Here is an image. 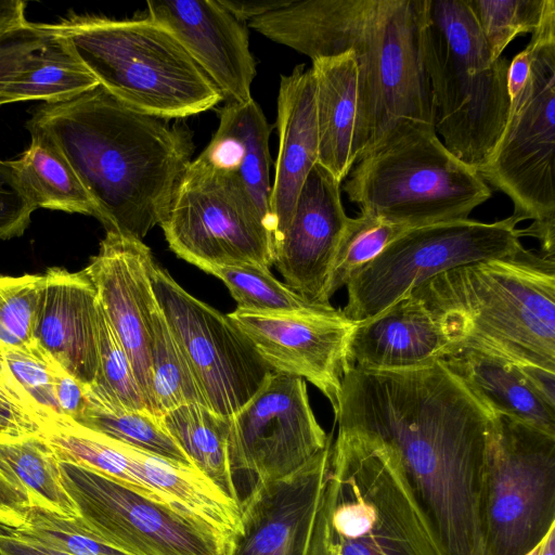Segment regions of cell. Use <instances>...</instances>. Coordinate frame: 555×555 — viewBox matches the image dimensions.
Listing matches in <instances>:
<instances>
[{"label": "cell", "instance_id": "cell-1", "mask_svg": "<svg viewBox=\"0 0 555 555\" xmlns=\"http://www.w3.org/2000/svg\"><path fill=\"white\" fill-rule=\"evenodd\" d=\"M492 415L441 359L393 371L349 366L335 420L393 453L446 555H485Z\"/></svg>", "mask_w": 555, "mask_h": 555}, {"label": "cell", "instance_id": "cell-2", "mask_svg": "<svg viewBox=\"0 0 555 555\" xmlns=\"http://www.w3.org/2000/svg\"><path fill=\"white\" fill-rule=\"evenodd\" d=\"M428 1L292 0L248 26L311 61L353 53L359 162L406 124L434 128L423 55Z\"/></svg>", "mask_w": 555, "mask_h": 555}, {"label": "cell", "instance_id": "cell-3", "mask_svg": "<svg viewBox=\"0 0 555 555\" xmlns=\"http://www.w3.org/2000/svg\"><path fill=\"white\" fill-rule=\"evenodd\" d=\"M26 128L65 157L106 231L140 240L165 218L194 152L188 127L135 111L100 85L38 106Z\"/></svg>", "mask_w": 555, "mask_h": 555}, {"label": "cell", "instance_id": "cell-4", "mask_svg": "<svg viewBox=\"0 0 555 555\" xmlns=\"http://www.w3.org/2000/svg\"><path fill=\"white\" fill-rule=\"evenodd\" d=\"M409 294L440 327L448 354L472 349L555 372V255L524 248L447 270Z\"/></svg>", "mask_w": 555, "mask_h": 555}, {"label": "cell", "instance_id": "cell-5", "mask_svg": "<svg viewBox=\"0 0 555 555\" xmlns=\"http://www.w3.org/2000/svg\"><path fill=\"white\" fill-rule=\"evenodd\" d=\"M50 28L100 86L135 111L164 119L184 118L223 101L177 37L150 17L74 15Z\"/></svg>", "mask_w": 555, "mask_h": 555}, {"label": "cell", "instance_id": "cell-6", "mask_svg": "<svg viewBox=\"0 0 555 555\" xmlns=\"http://www.w3.org/2000/svg\"><path fill=\"white\" fill-rule=\"evenodd\" d=\"M434 128L444 146L478 172L504 131L509 61L492 60L465 0H429L423 36Z\"/></svg>", "mask_w": 555, "mask_h": 555}, {"label": "cell", "instance_id": "cell-7", "mask_svg": "<svg viewBox=\"0 0 555 555\" xmlns=\"http://www.w3.org/2000/svg\"><path fill=\"white\" fill-rule=\"evenodd\" d=\"M360 214L406 229L468 219L491 188L431 127L406 124L363 156L343 185Z\"/></svg>", "mask_w": 555, "mask_h": 555}, {"label": "cell", "instance_id": "cell-8", "mask_svg": "<svg viewBox=\"0 0 555 555\" xmlns=\"http://www.w3.org/2000/svg\"><path fill=\"white\" fill-rule=\"evenodd\" d=\"M331 468L334 555H446L389 449L338 429Z\"/></svg>", "mask_w": 555, "mask_h": 555}, {"label": "cell", "instance_id": "cell-9", "mask_svg": "<svg viewBox=\"0 0 555 555\" xmlns=\"http://www.w3.org/2000/svg\"><path fill=\"white\" fill-rule=\"evenodd\" d=\"M526 48L529 77L511 100L502 137L479 173L508 196L518 222L532 220L520 236L535 237L541 253L555 255V0Z\"/></svg>", "mask_w": 555, "mask_h": 555}, {"label": "cell", "instance_id": "cell-10", "mask_svg": "<svg viewBox=\"0 0 555 555\" xmlns=\"http://www.w3.org/2000/svg\"><path fill=\"white\" fill-rule=\"evenodd\" d=\"M169 248L206 273L274 261L271 219L231 169L205 153L190 163L159 223Z\"/></svg>", "mask_w": 555, "mask_h": 555}, {"label": "cell", "instance_id": "cell-11", "mask_svg": "<svg viewBox=\"0 0 555 555\" xmlns=\"http://www.w3.org/2000/svg\"><path fill=\"white\" fill-rule=\"evenodd\" d=\"M485 555H526L555 525V436L492 415L482 496Z\"/></svg>", "mask_w": 555, "mask_h": 555}, {"label": "cell", "instance_id": "cell-12", "mask_svg": "<svg viewBox=\"0 0 555 555\" xmlns=\"http://www.w3.org/2000/svg\"><path fill=\"white\" fill-rule=\"evenodd\" d=\"M518 221L472 219L438 222L405 230L347 284L343 312L351 322L365 321L447 270L519 253Z\"/></svg>", "mask_w": 555, "mask_h": 555}, {"label": "cell", "instance_id": "cell-13", "mask_svg": "<svg viewBox=\"0 0 555 555\" xmlns=\"http://www.w3.org/2000/svg\"><path fill=\"white\" fill-rule=\"evenodd\" d=\"M80 520L130 555H223L225 537L194 513L152 499L92 468L60 461Z\"/></svg>", "mask_w": 555, "mask_h": 555}, {"label": "cell", "instance_id": "cell-14", "mask_svg": "<svg viewBox=\"0 0 555 555\" xmlns=\"http://www.w3.org/2000/svg\"><path fill=\"white\" fill-rule=\"evenodd\" d=\"M151 279L206 408L231 417L274 372L228 314L192 296L156 261Z\"/></svg>", "mask_w": 555, "mask_h": 555}, {"label": "cell", "instance_id": "cell-15", "mask_svg": "<svg viewBox=\"0 0 555 555\" xmlns=\"http://www.w3.org/2000/svg\"><path fill=\"white\" fill-rule=\"evenodd\" d=\"M332 443L287 476L256 480L223 555H334Z\"/></svg>", "mask_w": 555, "mask_h": 555}, {"label": "cell", "instance_id": "cell-16", "mask_svg": "<svg viewBox=\"0 0 555 555\" xmlns=\"http://www.w3.org/2000/svg\"><path fill=\"white\" fill-rule=\"evenodd\" d=\"M228 456L233 476L273 480L295 472L328 442L309 402L306 380L272 373L230 417Z\"/></svg>", "mask_w": 555, "mask_h": 555}, {"label": "cell", "instance_id": "cell-17", "mask_svg": "<svg viewBox=\"0 0 555 555\" xmlns=\"http://www.w3.org/2000/svg\"><path fill=\"white\" fill-rule=\"evenodd\" d=\"M276 373L315 386L338 411L341 380L350 366L348 344L354 322L341 309L259 313L236 308L228 314Z\"/></svg>", "mask_w": 555, "mask_h": 555}, {"label": "cell", "instance_id": "cell-18", "mask_svg": "<svg viewBox=\"0 0 555 555\" xmlns=\"http://www.w3.org/2000/svg\"><path fill=\"white\" fill-rule=\"evenodd\" d=\"M154 262L142 240L106 231L98 254L85 270L130 360L146 408L156 414L150 362L153 313L157 306L151 279Z\"/></svg>", "mask_w": 555, "mask_h": 555}, {"label": "cell", "instance_id": "cell-19", "mask_svg": "<svg viewBox=\"0 0 555 555\" xmlns=\"http://www.w3.org/2000/svg\"><path fill=\"white\" fill-rule=\"evenodd\" d=\"M338 181L317 164L307 177L282 235L273 244V266L284 284L309 302L330 306L325 287L348 216Z\"/></svg>", "mask_w": 555, "mask_h": 555}, {"label": "cell", "instance_id": "cell-20", "mask_svg": "<svg viewBox=\"0 0 555 555\" xmlns=\"http://www.w3.org/2000/svg\"><path fill=\"white\" fill-rule=\"evenodd\" d=\"M147 17L177 37L224 101L251 99L257 72L247 27L219 0L149 1Z\"/></svg>", "mask_w": 555, "mask_h": 555}, {"label": "cell", "instance_id": "cell-21", "mask_svg": "<svg viewBox=\"0 0 555 555\" xmlns=\"http://www.w3.org/2000/svg\"><path fill=\"white\" fill-rule=\"evenodd\" d=\"M98 311L96 289L85 269H47L34 322L35 343L88 387L99 363Z\"/></svg>", "mask_w": 555, "mask_h": 555}, {"label": "cell", "instance_id": "cell-22", "mask_svg": "<svg viewBox=\"0 0 555 555\" xmlns=\"http://www.w3.org/2000/svg\"><path fill=\"white\" fill-rule=\"evenodd\" d=\"M276 129L279 150L270 195L273 244L288 225L300 190L318 164L315 83L311 67L300 64L291 74L281 76Z\"/></svg>", "mask_w": 555, "mask_h": 555}, {"label": "cell", "instance_id": "cell-23", "mask_svg": "<svg viewBox=\"0 0 555 555\" xmlns=\"http://www.w3.org/2000/svg\"><path fill=\"white\" fill-rule=\"evenodd\" d=\"M447 354L448 341L440 327L411 294L356 323L348 344L350 366L364 370H406Z\"/></svg>", "mask_w": 555, "mask_h": 555}, {"label": "cell", "instance_id": "cell-24", "mask_svg": "<svg viewBox=\"0 0 555 555\" xmlns=\"http://www.w3.org/2000/svg\"><path fill=\"white\" fill-rule=\"evenodd\" d=\"M319 137L318 164L341 183L358 162L359 75L346 51L312 61Z\"/></svg>", "mask_w": 555, "mask_h": 555}, {"label": "cell", "instance_id": "cell-25", "mask_svg": "<svg viewBox=\"0 0 555 555\" xmlns=\"http://www.w3.org/2000/svg\"><path fill=\"white\" fill-rule=\"evenodd\" d=\"M442 360L492 414L555 436V409L535 393L517 365L472 349L453 351Z\"/></svg>", "mask_w": 555, "mask_h": 555}, {"label": "cell", "instance_id": "cell-26", "mask_svg": "<svg viewBox=\"0 0 555 555\" xmlns=\"http://www.w3.org/2000/svg\"><path fill=\"white\" fill-rule=\"evenodd\" d=\"M272 130L258 103L227 102L219 111V126L203 153L233 170L259 208L270 216L269 138Z\"/></svg>", "mask_w": 555, "mask_h": 555}, {"label": "cell", "instance_id": "cell-27", "mask_svg": "<svg viewBox=\"0 0 555 555\" xmlns=\"http://www.w3.org/2000/svg\"><path fill=\"white\" fill-rule=\"evenodd\" d=\"M24 67L7 83L4 103L41 100L59 103L72 100L99 86L67 42L52 31Z\"/></svg>", "mask_w": 555, "mask_h": 555}, {"label": "cell", "instance_id": "cell-28", "mask_svg": "<svg viewBox=\"0 0 555 555\" xmlns=\"http://www.w3.org/2000/svg\"><path fill=\"white\" fill-rule=\"evenodd\" d=\"M162 416L167 430L194 467L229 499L240 503L228 456L230 417L199 403L177 406Z\"/></svg>", "mask_w": 555, "mask_h": 555}, {"label": "cell", "instance_id": "cell-29", "mask_svg": "<svg viewBox=\"0 0 555 555\" xmlns=\"http://www.w3.org/2000/svg\"><path fill=\"white\" fill-rule=\"evenodd\" d=\"M30 138L29 146L11 163L36 208L98 219L93 199L65 157L44 138Z\"/></svg>", "mask_w": 555, "mask_h": 555}, {"label": "cell", "instance_id": "cell-30", "mask_svg": "<svg viewBox=\"0 0 555 555\" xmlns=\"http://www.w3.org/2000/svg\"><path fill=\"white\" fill-rule=\"evenodd\" d=\"M0 475L27 495L30 506L79 517L63 486L60 460L41 436L0 440Z\"/></svg>", "mask_w": 555, "mask_h": 555}, {"label": "cell", "instance_id": "cell-31", "mask_svg": "<svg viewBox=\"0 0 555 555\" xmlns=\"http://www.w3.org/2000/svg\"><path fill=\"white\" fill-rule=\"evenodd\" d=\"M54 361L41 349L0 352V383L43 430L72 422L61 412L54 393Z\"/></svg>", "mask_w": 555, "mask_h": 555}, {"label": "cell", "instance_id": "cell-32", "mask_svg": "<svg viewBox=\"0 0 555 555\" xmlns=\"http://www.w3.org/2000/svg\"><path fill=\"white\" fill-rule=\"evenodd\" d=\"M76 424L176 464L195 468L167 430L163 416L149 410H111L90 401Z\"/></svg>", "mask_w": 555, "mask_h": 555}, {"label": "cell", "instance_id": "cell-33", "mask_svg": "<svg viewBox=\"0 0 555 555\" xmlns=\"http://www.w3.org/2000/svg\"><path fill=\"white\" fill-rule=\"evenodd\" d=\"M150 362L156 414L189 403L205 405L158 305L153 313Z\"/></svg>", "mask_w": 555, "mask_h": 555}, {"label": "cell", "instance_id": "cell-34", "mask_svg": "<svg viewBox=\"0 0 555 555\" xmlns=\"http://www.w3.org/2000/svg\"><path fill=\"white\" fill-rule=\"evenodd\" d=\"M98 351L95 379L88 387L90 401L111 410H147L130 360L100 302Z\"/></svg>", "mask_w": 555, "mask_h": 555}, {"label": "cell", "instance_id": "cell-35", "mask_svg": "<svg viewBox=\"0 0 555 555\" xmlns=\"http://www.w3.org/2000/svg\"><path fill=\"white\" fill-rule=\"evenodd\" d=\"M209 274L221 280L230 291L237 308L259 313L312 312L333 308L309 302L278 281L270 270L254 266L216 267Z\"/></svg>", "mask_w": 555, "mask_h": 555}, {"label": "cell", "instance_id": "cell-36", "mask_svg": "<svg viewBox=\"0 0 555 555\" xmlns=\"http://www.w3.org/2000/svg\"><path fill=\"white\" fill-rule=\"evenodd\" d=\"M406 228L373 216L360 214L348 217L333 258L325 287V298L347 286L354 273L372 261L383 249L402 234Z\"/></svg>", "mask_w": 555, "mask_h": 555}, {"label": "cell", "instance_id": "cell-37", "mask_svg": "<svg viewBox=\"0 0 555 555\" xmlns=\"http://www.w3.org/2000/svg\"><path fill=\"white\" fill-rule=\"evenodd\" d=\"M492 60L502 56L517 36L532 34L541 24L550 0H465Z\"/></svg>", "mask_w": 555, "mask_h": 555}, {"label": "cell", "instance_id": "cell-38", "mask_svg": "<svg viewBox=\"0 0 555 555\" xmlns=\"http://www.w3.org/2000/svg\"><path fill=\"white\" fill-rule=\"evenodd\" d=\"M43 274H0V352L37 351L34 322Z\"/></svg>", "mask_w": 555, "mask_h": 555}, {"label": "cell", "instance_id": "cell-39", "mask_svg": "<svg viewBox=\"0 0 555 555\" xmlns=\"http://www.w3.org/2000/svg\"><path fill=\"white\" fill-rule=\"evenodd\" d=\"M15 534L70 555H130L91 532L79 517H65L39 506H29L26 520Z\"/></svg>", "mask_w": 555, "mask_h": 555}, {"label": "cell", "instance_id": "cell-40", "mask_svg": "<svg viewBox=\"0 0 555 555\" xmlns=\"http://www.w3.org/2000/svg\"><path fill=\"white\" fill-rule=\"evenodd\" d=\"M36 209L11 160L0 158V240L21 236Z\"/></svg>", "mask_w": 555, "mask_h": 555}, {"label": "cell", "instance_id": "cell-41", "mask_svg": "<svg viewBox=\"0 0 555 555\" xmlns=\"http://www.w3.org/2000/svg\"><path fill=\"white\" fill-rule=\"evenodd\" d=\"M49 34V24L28 22L0 38V105L5 104L1 93L7 83L43 44Z\"/></svg>", "mask_w": 555, "mask_h": 555}, {"label": "cell", "instance_id": "cell-42", "mask_svg": "<svg viewBox=\"0 0 555 555\" xmlns=\"http://www.w3.org/2000/svg\"><path fill=\"white\" fill-rule=\"evenodd\" d=\"M43 426L27 413L0 383V440L40 436Z\"/></svg>", "mask_w": 555, "mask_h": 555}, {"label": "cell", "instance_id": "cell-43", "mask_svg": "<svg viewBox=\"0 0 555 555\" xmlns=\"http://www.w3.org/2000/svg\"><path fill=\"white\" fill-rule=\"evenodd\" d=\"M54 393L62 414L78 423L89 405L88 386L83 385L56 362L53 365Z\"/></svg>", "mask_w": 555, "mask_h": 555}, {"label": "cell", "instance_id": "cell-44", "mask_svg": "<svg viewBox=\"0 0 555 555\" xmlns=\"http://www.w3.org/2000/svg\"><path fill=\"white\" fill-rule=\"evenodd\" d=\"M29 506L27 495L0 475V525L20 528L25 524Z\"/></svg>", "mask_w": 555, "mask_h": 555}, {"label": "cell", "instance_id": "cell-45", "mask_svg": "<svg viewBox=\"0 0 555 555\" xmlns=\"http://www.w3.org/2000/svg\"><path fill=\"white\" fill-rule=\"evenodd\" d=\"M0 555H70L22 538L0 525Z\"/></svg>", "mask_w": 555, "mask_h": 555}, {"label": "cell", "instance_id": "cell-46", "mask_svg": "<svg viewBox=\"0 0 555 555\" xmlns=\"http://www.w3.org/2000/svg\"><path fill=\"white\" fill-rule=\"evenodd\" d=\"M220 3L240 22L245 23L267 13L286 7L292 0H219Z\"/></svg>", "mask_w": 555, "mask_h": 555}, {"label": "cell", "instance_id": "cell-47", "mask_svg": "<svg viewBox=\"0 0 555 555\" xmlns=\"http://www.w3.org/2000/svg\"><path fill=\"white\" fill-rule=\"evenodd\" d=\"M529 386L552 409H555V372L539 366H518Z\"/></svg>", "mask_w": 555, "mask_h": 555}, {"label": "cell", "instance_id": "cell-48", "mask_svg": "<svg viewBox=\"0 0 555 555\" xmlns=\"http://www.w3.org/2000/svg\"><path fill=\"white\" fill-rule=\"evenodd\" d=\"M530 54L527 48L520 51L507 69V90L511 100L524 88L530 73Z\"/></svg>", "mask_w": 555, "mask_h": 555}, {"label": "cell", "instance_id": "cell-49", "mask_svg": "<svg viewBox=\"0 0 555 555\" xmlns=\"http://www.w3.org/2000/svg\"><path fill=\"white\" fill-rule=\"evenodd\" d=\"M26 2L20 0L0 1V38L28 24L25 16Z\"/></svg>", "mask_w": 555, "mask_h": 555}, {"label": "cell", "instance_id": "cell-50", "mask_svg": "<svg viewBox=\"0 0 555 555\" xmlns=\"http://www.w3.org/2000/svg\"><path fill=\"white\" fill-rule=\"evenodd\" d=\"M526 555H555V525L551 527L542 541Z\"/></svg>", "mask_w": 555, "mask_h": 555}]
</instances>
